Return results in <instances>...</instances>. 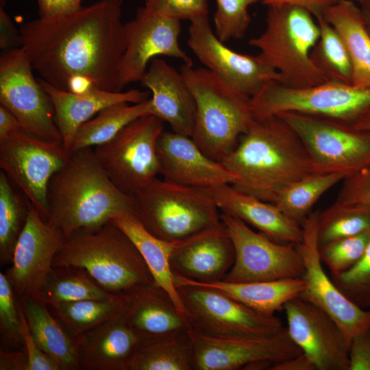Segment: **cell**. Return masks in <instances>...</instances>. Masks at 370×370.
I'll list each match as a JSON object with an SVG mask.
<instances>
[{"mask_svg": "<svg viewBox=\"0 0 370 370\" xmlns=\"http://www.w3.org/2000/svg\"><path fill=\"white\" fill-rule=\"evenodd\" d=\"M122 5L123 0H99L70 13L23 23L21 47L41 79L56 88L82 92L94 85L121 91Z\"/></svg>", "mask_w": 370, "mask_h": 370, "instance_id": "obj_1", "label": "cell"}, {"mask_svg": "<svg viewBox=\"0 0 370 370\" xmlns=\"http://www.w3.org/2000/svg\"><path fill=\"white\" fill-rule=\"evenodd\" d=\"M221 163L238 177L234 187L269 203L290 184L317 173L304 144L278 115L254 119Z\"/></svg>", "mask_w": 370, "mask_h": 370, "instance_id": "obj_2", "label": "cell"}, {"mask_svg": "<svg viewBox=\"0 0 370 370\" xmlns=\"http://www.w3.org/2000/svg\"><path fill=\"white\" fill-rule=\"evenodd\" d=\"M66 164L47 188L49 218L68 240L81 230L97 229L121 213L138 216L132 195L121 190L106 175L92 147L71 151Z\"/></svg>", "mask_w": 370, "mask_h": 370, "instance_id": "obj_3", "label": "cell"}, {"mask_svg": "<svg viewBox=\"0 0 370 370\" xmlns=\"http://www.w3.org/2000/svg\"><path fill=\"white\" fill-rule=\"evenodd\" d=\"M180 72L196 102L191 138L207 156L221 162L254 120L251 97L206 68L183 63Z\"/></svg>", "mask_w": 370, "mask_h": 370, "instance_id": "obj_4", "label": "cell"}, {"mask_svg": "<svg viewBox=\"0 0 370 370\" xmlns=\"http://www.w3.org/2000/svg\"><path fill=\"white\" fill-rule=\"evenodd\" d=\"M85 270L108 292L122 293L153 282L132 241L112 221L92 230H81L66 240L53 267Z\"/></svg>", "mask_w": 370, "mask_h": 370, "instance_id": "obj_5", "label": "cell"}, {"mask_svg": "<svg viewBox=\"0 0 370 370\" xmlns=\"http://www.w3.org/2000/svg\"><path fill=\"white\" fill-rule=\"evenodd\" d=\"M268 8L264 31L249 44L278 73L279 82L304 88L328 82L310 58L320 36V27L312 14L296 5Z\"/></svg>", "mask_w": 370, "mask_h": 370, "instance_id": "obj_6", "label": "cell"}, {"mask_svg": "<svg viewBox=\"0 0 370 370\" xmlns=\"http://www.w3.org/2000/svg\"><path fill=\"white\" fill-rule=\"evenodd\" d=\"M132 196L143 226L164 241L179 242L222 223L205 189L156 178Z\"/></svg>", "mask_w": 370, "mask_h": 370, "instance_id": "obj_7", "label": "cell"}, {"mask_svg": "<svg viewBox=\"0 0 370 370\" xmlns=\"http://www.w3.org/2000/svg\"><path fill=\"white\" fill-rule=\"evenodd\" d=\"M254 119L283 112H298L335 119L349 124L370 107V88L332 81L304 88L271 82L251 97Z\"/></svg>", "mask_w": 370, "mask_h": 370, "instance_id": "obj_8", "label": "cell"}, {"mask_svg": "<svg viewBox=\"0 0 370 370\" xmlns=\"http://www.w3.org/2000/svg\"><path fill=\"white\" fill-rule=\"evenodd\" d=\"M278 115L298 136L317 173H338L347 177L370 165L369 132L319 116L291 112Z\"/></svg>", "mask_w": 370, "mask_h": 370, "instance_id": "obj_9", "label": "cell"}, {"mask_svg": "<svg viewBox=\"0 0 370 370\" xmlns=\"http://www.w3.org/2000/svg\"><path fill=\"white\" fill-rule=\"evenodd\" d=\"M164 123L153 114L139 117L109 141L92 147L100 166L123 192L132 195L160 174L157 145Z\"/></svg>", "mask_w": 370, "mask_h": 370, "instance_id": "obj_10", "label": "cell"}, {"mask_svg": "<svg viewBox=\"0 0 370 370\" xmlns=\"http://www.w3.org/2000/svg\"><path fill=\"white\" fill-rule=\"evenodd\" d=\"M190 328L217 338H257L273 335L283 326L275 314L258 312L208 287L174 280Z\"/></svg>", "mask_w": 370, "mask_h": 370, "instance_id": "obj_11", "label": "cell"}, {"mask_svg": "<svg viewBox=\"0 0 370 370\" xmlns=\"http://www.w3.org/2000/svg\"><path fill=\"white\" fill-rule=\"evenodd\" d=\"M71 152L62 140H47L22 129L0 139V168L47 221L48 184Z\"/></svg>", "mask_w": 370, "mask_h": 370, "instance_id": "obj_12", "label": "cell"}, {"mask_svg": "<svg viewBox=\"0 0 370 370\" xmlns=\"http://www.w3.org/2000/svg\"><path fill=\"white\" fill-rule=\"evenodd\" d=\"M221 218L235 250L234 262L224 281L302 278L304 266L296 245L274 241L229 214L221 212Z\"/></svg>", "mask_w": 370, "mask_h": 370, "instance_id": "obj_13", "label": "cell"}, {"mask_svg": "<svg viewBox=\"0 0 370 370\" xmlns=\"http://www.w3.org/2000/svg\"><path fill=\"white\" fill-rule=\"evenodd\" d=\"M33 70L21 47L3 51L0 104L17 118L24 131L45 139L62 140L52 101Z\"/></svg>", "mask_w": 370, "mask_h": 370, "instance_id": "obj_14", "label": "cell"}, {"mask_svg": "<svg viewBox=\"0 0 370 370\" xmlns=\"http://www.w3.org/2000/svg\"><path fill=\"white\" fill-rule=\"evenodd\" d=\"M319 213L320 210L311 212L303 221V239L296 245L304 266L305 287L299 297L329 314L341 328L349 345L356 334L370 329V309L352 301L325 272L319 253Z\"/></svg>", "mask_w": 370, "mask_h": 370, "instance_id": "obj_15", "label": "cell"}, {"mask_svg": "<svg viewBox=\"0 0 370 370\" xmlns=\"http://www.w3.org/2000/svg\"><path fill=\"white\" fill-rule=\"evenodd\" d=\"M66 241L61 230L45 220L30 203L5 273L18 299L41 298L54 258Z\"/></svg>", "mask_w": 370, "mask_h": 370, "instance_id": "obj_16", "label": "cell"}, {"mask_svg": "<svg viewBox=\"0 0 370 370\" xmlns=\"http://www.w3.org/2000/svg\"><path fill=\"white\" fill-rule=\"evenodd\" d=\"M181 21L138 8L136 17L124 24L125 49L119 72L120 89L140 82L150 62L165 56L193 64L191 58L181 48L179 37Z\"/></svg>", "mask_w": 370, "mask_h": 370, "instance_id": "obj_17", "label": "cell"}, {"mask_svg": "<svg viewBox=\"0 0 370 370\" xmlns=\"http://www.w3.org/2000/svg\"><path fill=\"white\" fill-rule=\"evenodd\" d=\"M188 45L206 68L238 91L252 97L267 84L280 81L278 73L258 56L235 51L212 30L208 16L190 21Z\"/></svg>", "mask_w": 370, "mask_h": 370, "instance_id": "obj_18", "label": "cell"}, {"mask_svg": "<svg viewBox=\"0 0 370 370\" xmlns=\"http://www.w3.org/2000/svg\"><path fill=\"white\" fill-rule=\"evenodd\" d=\"M193 370H236L259 360L274 364L302 353L286 328L257 338H217L191 328Z\"/></svg>", "mask_w": 370, "mask_h": 370, "instance_id": "obj_19", "label": "cell"}, {"mask_svg": "<svg viewBox=\"0 0 370 370\" xmlns=\"http://www.w3.org/2000/svg\"><path fill=\"white\" fill-rule=\"evenodd\" d=\"M288 332L317 370H349L347 338L325 312L298 296L285 304Z\"/></svg>", "mask_w": 370, "mask_h": 370, "instance_id": "obj_20", "label": "cell"}, {"mask_svg": "<svg viewBox=\"0 0 370 370\" xmlns=\"http://www.w3.org/2000/svg\"><path fill=\"white\" fill-rule=\"evenodd\" d=\"M157 151L160 174L165 180L201 189L238 182L234 174L207 156L190 136L164 130Z\"/></svg>", "mask_w": 370, "mask_h": 370, "instance_id": "obj_21", "label": "cell"}, {"mask_svg": "<svg viewBox=\"0 0 370 370\" xmlns=\"http://www.w3.org/2000/svg\"><path fill=\"white\" fill-rule=\"evenodd\" d=\"M234 260V245L222 222L177 242L170 265L174 274L207 284L223 280Z\"/></svg>", "mask_w": 370, "mask_h": 370, "instance_id": "obj_22", "label": "cell"}, {"mask_svg": "<svg viewBox=\"0 0 370 370\" xmlns=\"http://www.w3.org/2000/svg\"><path fill=\"white\" fill-rule=\"evenodd\" d=\"M82 369L131 370L140 337L130 326L125 307L74 337Z\"/></svg>", "mask_w": 370, "mask_h": 370, "instance_id": "obj_23", "label": "cell"}, {"mask_svg": "<svg viewBox=\"0 0 370 370\" xmlns=\"http://www.w3.org/2000/svg\"><path fill=\"white\" fill-rule=\"evenodd\" d=\"M140 82L151 93L153 115L168 123L173 132L192 137L196 102L181 73L157 57Z\"/></svg>", "mask_w": 370, "mask_h": 370, "instance_id": "obj_24", "label": "cell"}, {"mask_svg": "<svg viewBox=\"0 0 370 370\" xmlns=\"http://www.w3.org/2000/svg\"><path fill=\"white\" fill-rule=\"evenodd\" d=\"M205 190L221 213L242 220L270 239L293 245L302 241L301 225L287 217L273 204L247 194L232 184Z\"/></svg>", "mask_w": 370, "mask_h": 370, "instance_id": "obj_25", "label": "cell"}, {"mask_svg": "<svg viewBox=\"0 0 370 370\" xmlns=\"http://www.w3.org/2000/svg\"><path fill=\"white\" fill-rule=\"evenodd\" d=\"M38 80L52 101L62 140L70 151L79 126L101 110L116 103H139L149 99L150 94L138 89L110 91L94 85L84 92H73L56 88L41 78Z\"/></svg>", "mask_w": 370, "mask_h": 370, "instance_id": "obj_26", "label": "cell"}, {"mask_svg": "<svg viewBox=\"0 0 370 370\" xmlns=\"http://www.w3.org/2000/svg\"><path fill=\"white\" fill-rule=\"evenodd\" d=\"M123 293L128 322L140 338L169 335L190 328L171 297L153 282Z\"/></svg>", "mask_w": 370, "mask_h": 370, "instance_id": "obj_27", "label": "cell"}, {"mask_svg": "<svg viewBox=\"0 0 370 370\" xmlns=\"http://www.w3.org/2000/svg\"><path fill=\"white\" fill-rule=\"evenodd\" d=\"M112 221L132 241L145 261L153 282L169 293L180 312L188 321L186 310L175 286L170 265V257L177 242L164 241L153 236L134 214H118Z\"/></svg>", "mask_w": 370, "mask_h": 370, "instance_id": "obj_28", "label": "cell"}, {"mask_svg": "<svg viewBox=\"0 0 370 370\" xmlns=\"http://www.w3.org/2000/svg\"><path fill=\"white\" fill-rule=\"evenodd\" d=\"M18 300L39 348L52 358L61 370L82 369L75 338L52 315L47 304L41 299L32 297Z\"/></svg>", "mask_w": 370, "mask_h": 370, "instance_id": "obj_29", "label": "cell"}, {"mask_svg": "<svg viewBox=\"0 0 370 370\" xmlns=\"http://www.w3.org/2000/svg\"><path fill=\"white\" fill-rule=\"evenodd\" d=\"M174 280L217 290L258 312L270 315L299 296L305 287L304 280L299 278L249 282L222 280L204 284L174 274Z\"/></svg>", "mask_w": 370, "mask_h": 370, "instance_id": "obj_30", "label": "cell"}, {"mask_svg": "<svg viewBox=\"0 0 370 370\" xmlns=\"http://www.w3.org/2000/svg\"><path fill=\"white\" fill-rule=\"evenodd\" d=\"M341 35L349 55L352 85L370 88V34L360 7L352 0H341L323 16Z\"/></svg>", "mask_w": 370, "mask_h": 370, "instance_id": "obj_31", "label": "cell"}, {"mask_svg": "<svg viewBox=\"0 0 370 370\" xmlns=\"http://www.w3.org/2000/svg\"><path fill=\"white\" fill-rule=\"evenodd\" d=\"M131 370H193V343L189 330L140 338Z\"/></svg>", "mask_w": 370, "mask_h": 370, "instance_id": "obj_32", "label": "cell"}, {"mask_svg": "<svg viewBox=\"0 0 370 370\" xmlns=\"http://www.w3.org/2000/svg\"><path fill=\"white\" fill-rule=\"evenodd\" d=\"M150 114L153 115L151 98L132 105L120 103L109 106L79 126L71 151L103 144L133 121Z\"/></svg>", "mask_w": 370, "mask_h": 370, "instance_id": "obj_33", "label": "cell"}, {"mask_svg": "<svg viewBox=\"0 0 370 370\" xmlns=\"http://www.w3.org/2000/svg\"><path fill=\"white\" fill-rule=\"evenodd\" d=\"M345 177L338 173L310 174L281 190L271 204L301 225L318 199Z\"/></svg>", "mask_w": 370, "mask_h": 370, "instance_id": "obj_34", "label": "cell"}, {"mask_svg": "<svg viewBox=\"0 0 370 370\" xmlns=\"http://www.w3.org/2000/svg\"><path fill=\"white\" fill-rule=\"evenodd\" d=\"M119 294L104 289L82 269L59 267H53L40 299L49 304L84 299H110Z\"/></svg>", "mask_w": 370, "mask_h": 370, "instance_id": "obj_35", "label": "cell"}, {"mask_svg": "<svg viewBox=\"0 0 370 370\" xmlns=\"http://www.w3.org/2000/svg\"><path fill=\"white\" fill-rule=\"evenodd\" d=\"M74 337L107 320L125 306L123 293L110 299H84L47 304Z\"/></svg>", "mask_w": 370, "mask_h": 370, "instance_id": "obj_36", "label": "cell"}, {"mask_svg": "<svg viewBox=\"0 0 370 370\" xmlns=\"http://www.w3.org/2000/svg\"><path fill=\"white\" fill-rule=\"evenodd\" d=\"M317 22L320 36L310 53L313 64L328 81L352 85V64L341 35L323 16Z\"/></svg>", "mask_w": 370, "mask_h": 370, "instance_id": "obj_37", "label": "cell"}, {"mask_svg": "<svg viewBox=\"0 0 370 370\" xmlns=\"http://www.w3.org/2000/svg\"><path fill=\"white\" fill-rule=\"evenodd\" d=\"M30 202L0 171V263H11L18 238L25 224Z\"/></svg>", "mask_w": 370, "mask_h": 370, "instance_id": "obj_38", "label": "cell"}, {"mask_svg": "<svg viewBox=\"0 0 370 370\" xmlns=\"http://www.w3.org/2000/svg\"><path fill=\"white\" fill-rule=\"evenodd\" d=\"M370 230V208L336 201L319 213V244L354 236Z\"/></svg>", "mask_w": 370, "mask_h": 370, "instance_id": "obj_39", "label": "cell"}, {"mask_svg": "<svg viewBox=\"0 0 370 370\" xmlns=\"http://www.w3.org/2000/svg\"><path fill=\"white\" fill-rule=\"evenodd\" d=\"M370 238V230L360 234L319 245L320 259L330 271L338 275L351 269L361 258Z\"/></svg>", "mask_w": 370, "mask_h": 370, "instance_id": "obj_40", "label": "cell"}, {"mask_svg": "<svg viewBox=\"0 0 370 370\" xmlns=\"http://www.w3.org/2000/svg\"><path fill=\"white\" fill-rule=\"evenodd\" d=\"M214 15L215 34L223 42L243 38L247 32L251 16L249 5L261 0H215Z\"/></svg>", "mask_w": 370, "mask_h": 370, "instance_id": "obj_41", "label": "cell"}, {"mask_svg": "<svg viewBox=\"0 0 370 370\" xmlns=\"http://www.w3.org/2000/svg\"><path fill=\"white\" fill-rule=\"evenodd\" d=\"M1 347L9 349L23 347L18 300L5 273H0Z\"/></svg>", "mask_w": 370, "mask_h": 370, "instance_id": "obj_42", "label": "cell"}, {"mask_svg": "<svg viewBox=\"0 0 370 370\" xmlns=\"http://www.w3.org/2000/svg\"><path fill=\"white\" fill-rule=\"evenodd\" d=\"M331 278L352 301L363 309H370V238L359 261L348 271Z\"/></svg>", "mask_w": 370, "mask_h": 370, "instance_id": "obj_43", "label": "cell"}, {"mask_svg": "<svg viewBox=\"0 0 370 370\" xmlns=\"http://www.w3.org/2000/svg\"><path fill=\"white\" fill-rule=\"evenodd\" d=\"M149 10L171 18L189 20L208 16L207 0H144Z\"/></svg>", "mask_w": 370, "mask_h": 370, "instance_id": "obj_44", "label": "cell"}, {"mask_svg": "<svg viewBox=\"0 0 370 370\" xmlns=\"http://www.w3.org/2000/svg\"><path fill=\"white\" fill-rule=\"evenodd\" d=\"M336 201L370 208V165L344 179Z\"/></svg>", "mask_w": 370, "mask_h": 370, "instance_id": "obj_45", "label": "cell"}, {"mask_svg": "<svg viewBox=\"0 0 370 370\" xmlns=\"http://www.w3.org/2000/svg\"><path fill=\"white\" fill-rule=\"evenodd\" d=\"M18 300V299H17ZM21 319V332L27 356V370H61L59 365L36 343L30 332L23 309L18 300Z\"/></svg>", "mask_w": 370, "mask_h": 370, "instance_id": "obj_46", "label": "cell"}, {"mask_svg": "<svg viewBox=\"0 0 370 370\" xmlns=\"http://www.w3.org/2000/svg\"><path fill=\"white\" fill-rule=\"evenodd\" d=\"M349 370H370V329L356 334L349 348Z\"/></svg>", "mask_w": 370, "mask_h": 370, "instance_id": "obj_47", "label": "cell"}, {"mask_svg": "<svg viewBox=\"0 0 370 370\" xmlns=\"http://www.w3.org/2000/svg\"><path fill=\"white\" fill-rule=\"evenodd\" d=\"M0 5V47L3 51L19 48L21 45L19 31L5 10L4 0H1Z\"/></svg>", "mask_w": 370, "mask_h": 370, "instance_id": "obj_48", "label": "cell"}, {"mask_svg": "<svg viewBox=\"0 0 370 370\" xmlns=\"http://www.w3.org/2000/svg\"><path fill=\"white\" fill-rule=\"evenodd\" d=\"M341 0H261V3L268 7L281 5H296L310 12L318 18L323 16L325 11Z\"/></svg>", "mask_w": 370, "mask_h": 370, "instance_id": "obj_49", "label": "cell"}, {"mask_svg": "<svg viewBox=\"0 0 370 370\" xmlns=\"http://www.w3.org/2000/svg\"><path fill=\"white\" fill-rule=\"evenodd\" d=\"M82 0H37L39 14L49 17L74 12L82 7Z\"/></svg>", "mask_w": 370, "mask_h": 370, "instance_id": "obj_50", "label": "cell"}, {"mask_svg": "<svg viewBox=\"0 0 370 370\" xmlns=\"http://www.w3.org/2000/svg\"><path fill=\"white\" fill-rule=\"evenodd\" d=\"M27 356L24 347L9 349L1 347L0 370H27Z\"/></svg>", "mask_w": 370, "mask_h": 370, "instance_id": "obj_51", "label": "cell"}, {"mask_svg": "<svg viewBox=\"0 0 370 370\" xmlns=\"http://www.w3.org/2000/svg\"><path fill=\"white\" fill-rule=\"evenodd\" d=\"M270 370H317L312 359L304 353L275 363Z\"/></svg>", "mask_w": 370, "mask_h": 370, "instance_id": "obj_52", "label": "cell"}, {"mask_svg": "<svg viewBox=\"0 0 370 370\" xmlns=\"http://www.w3.org/2000/svg\"><path fill=\"white\" fill-rule=\"evenodd\" d=\"M21 129L17 118L5 107L0 104V139Z\"/></svg>", "mask_w": 370, "mask_h": 370, "instance_id": "obj_53", "label": "cell"}, {"mask_svg": "<svg viewBox=\"0 0 370 370\" xmlns=\"http://www.w3.org/2000/svg\"><path fill=\"white\" fill-rule=\"evenodd\" d=\"M351 125L358 130L370 132V107L365 110Z\"/></svg>", "mask_w": 370, "mask_h": 370, "instance_id": "obj_54", "label": "cell"}, {"mask_svg": "<svg viewBox=\"0 0 370 370\" xmlns=\"http://www.w3.org/2000/svg\"><path fill=\"white\" fill-rule=\"evenodd\" d=\"M360 10L363 16L366 27L370 34V0L360 5Z\"/></svg>", "mask_w": 370, "mask_h": 370, "instance_id": "obj_55", "label": "cell"}, {"mask_svg": "<svg viewBox=\"0 0 370 370\" xmlns=\"http://www.w3.org/2000/svg\"><path fill=\"white\" fill-rule=\"evenodd\" d=\"M352 1H354V2H358V3H359L360 5H362V4L366 3L367 1H369V0H352Z\"/></svg>", "mask_w": 370, "mask_h": 370, "instance_id": "obj_56", "label": "cell"}]
</instances>
